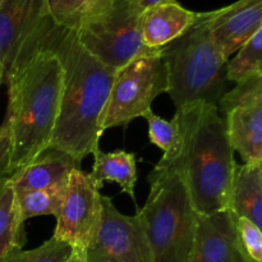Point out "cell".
I'll list each match as a JSON object with an SVG mask.
<instances>
[{"instance_id":"1","label":"cell","mask_w":262,"mask_h":262,"mask_svg":"<svg viewBox=\"0 0 262 262\" xmlns=\"http://www.w3.org/2000/svg\"><path fill=\"white\" fill-rule=\"evenodd\" d=\"M45 43L63 67L60 105L49 147L82 161L100 147L102 115L115 71L92 56L73 30L54 23Z\"/></svg>"},{"instance_id":"2","label":"cell","mask_w":262,"mask_h":262,"mask_svg":"<svg viewBox=\"0 0 262 262\" xmlns=\"http://www.w3.org/2000/svg\"><path fill=\"white\" fill-rule=\"evenodd\" d=\"M48 36V35H46ZM10 125L9 161L3 177H10L50 146L60 105L63 67L43 42L7 77Z\"/></svg>"},{"instance_id":"3","label":"cell","mask_w":262,"mask_h":262,"mask_svg":"<svg viewBox=\"0 0 262 262\" xmlns=\"http://www.w3.org/2000/svg\"><path fill=\"white\" fill-rule=\"evenodd\" d=\"M176 115L182 130L181 151L170 165L160 168H171L182 177L197 214L225 211L237 163L219 109L196 102L177 109Z\"/></svg>"},{"instance_id":"4","label":"cell","mask_w":262,"mask_h":262,"mask_svg":"<svg viewBox=\"0 0 262 262\" xmlns=\"http://www.w3.org/2000/svg\"><path fill=\"white\" fill-rule=\"evenodd\" d=\"M168 90L176 109L196 102L216 105L225 94L228 59L210 37L205 13L182 36L161 48Z\"/></svg>"},{"instance_id":"5","label":"cell","mask_w":262,"mask_h":262,"mask_svg":"<svg viewBox=\"0 0 262 262\" xmlns=\"http://www.w3.org/2000/svg\"><path fill=\"white\" fill-rule=\"evenodd\" d=\"M150 193L137 209L150 243L154 262H189L197 230V212L182 177L156 166L148 174Z\"/></svg>"},{"instance_id":"6","label":"cell","mask_w":262,"mask_h":262,"mask_svg":"<svg viewBox=\"0 0 262 262\" xmlns=\"http://www.w3.org/2000/svg\"><path fill=\"white\" fill-rule=\"evenodd\" d=\"M141 14L142 10L133 0H99L73 31L92 56L117 71L155 51L143 45Z\"/></svg>"},{"instance_id":"7","label":"cell","mask_w":262,"mask_h":262,"mask_svg":"<svg viewBox=\"0 0 262 262\" xmlns=\"http://www.w3.org/2000/svg\"><path fill=\"white\" fill-rule=\"evenodd\" d=\"M168 90L161 49L133 59L117 69L102 115L101 129L127 128L136 118L151 112L152 101Z\"/></svg>"},{"instance_id":"8","label":"cell","mask_w":262,"mask_h":262,"mask_svg":"<svg viewBox=\"0 0 262 262\" xmlns=\"http://www.w3.org/2000/svg\"><path fill=\"white\" fill-rule=\"evenodd\" d=\"M54 22L45 0H5L0 5V60L5 79L37 49Z\"/></svg>"},{"instance_id":"9","label":"cell","mask_w":262,"mask_h":262,"mask_svg":"<svg viewBox=\"0 0 262 262\" xmlns=\"http://www.w3.org/2000/svg\"><path fill=\"white\" fill-rule=\"evenodd\" d=\"M99 229L86 248L87 262H154L145 227L138 212L122 214L107 196L101 197Z\"/></svg>"},{"instance_id":"10","label":"cell","mask_w":262,"mask_h":262,"mask_svg":"<svg viewBox=\"0 0 262 262\" xmlns=\"http://www.w3.org/2000/svg\"><path fill=\"white\" fill-rule=\"evenodd\" d=\"M217 104L225 114V129L234 152H239L245 163H261L262 74L237 83Z\"/></svg>"},{"instance_id":"11","label":"cell","mask_w":262,"mask_h":262,"mask_svg":"<svg viewBox=\"0 0 262 262\" xmlns=\"http://www.w3.org/2000/svg\"><path fill=\"white\" fill-rule=\"evenodd\" d=\"M101 197L89 174L82 169L72 171L53 237L71 247L86 250L99 229Z\"/></svg>"},{"instance_id":"12","label":"cell","mask_w":262,"mask_h":262,"mask_svg":"<svg viewBox=\"0 0 262 262\" xmlns=\"http://www.w3.org/2000/svg\"><path fill=\"white\" fill-rule=\"evenodd\" d=\"M212 42L225 59L239 50L262 28V0H238L228 7L205 12Z\"/></svg>"},{"instance_id":"13","label":"cell","mask_w":262,"mask_h":262,"mask_svg":"<svg viewBox=\"0 0 262 262\" xmlns=\"http://www.w3.org/2000/svg\"><path fill=\"white\" fill-rule=\"evenodd\" d=\"M197 230L189 262H252L241 246L229 210L197 214Z\"/></svg>"},{"instance_id":"14","label":"cell","mask_w":262,"mask_h":262,"mask_svg":"<svg viewBox=\"0 0 262 262\" xmlns=\"http://www.w3.org/2000/svg\"><path fill=\"white\" fill-rule=\"evenodd\" d=\"M76 169H81V161L63 151L48 147L8 178L15 192L63 188Z\"/></svg>"},{"instance_id":"15","label":"cell","mask_w":262,"mask_h":262,"mask_svg":"<svg viewBox=\"0 0 262 262\" xmlns=\"http://www.w3.org/2000/svg\"><path fill=\"white\" fill-rule=\"evenodd\" d=\"M199 18V13L182 7L177 0L159 3L141 14V36L148 49L164 48L183 35Z\"/></svg>"},{"instance_id":"16","label":"cell","mask_w":262,"mask_h":262,"mask_svg":"<svg viewBox=\"0 0 262 262\" xmlns=\"http://www.w3.org/2000/svg\"><path fill=\"white\" fill-rule=\"evenodd\" d=\"M228 210L262 229V161L235 164L230 182Z\"/></svg>"},{"instance_id":"17","label":"cell","mask_w":262,"mask_h":262,"mask_svg":"<svg viewBox=\"0 0 262 262\" xmlns=\"http://www.w3.org/2000/svg\"><path fill=\"white\" fill-rule=\"evenodd\" d=\"M94 166L89 174L92 183L99 189L102 188L104 182H114L119 184L122 191L127 193L133 201L135 186L137 182V160L133 152L124 150H117L113 152H104L97 147L92 152Z\"/></svg>"},{"instance_id":"18","label":"cell","mask_w":262,"mask_h":262,"mask_svg":"<svg viewBox=\"0 0 262 262\" xmlns=\"http://www.w3.org/2000/svg\"><path fill=\"white\" fill-rule=\"evenodd\" d=\"M13 184L8 177L0 183V262L23 250L27 243L25 228Z\"/></svg>"},{"instance_id":"19","label":"cell","mask_w":262,"mask_h":262,"mask_svg":"<svg viewBox=\"0 0 262 262\" xmlns=\"http://www.w3.org/2000/svg\"><path fill=\"white\" fill-rule=\"evenodd\" d=\"M143 118L147 120L150 142L158 146L164 152L163 158L159 160L156 165H170L178 156L182 146V130L178 118L174 114L173 119H164V118L154 114L152 110L148 112Z\"/></svg>"},{"instance_id":"20","label":"cell","mask_w":262,"mask_h":262,"mask_svg":"<svg viewBox=\"0 0 262 262\" xmlns=\"http://www.w3.org/2000/svg\"><path fill=\"white\" fill-rule=\"evenodd\" d=\"M67 187L53 189L15 192L18 206L25 220L36 216L58 217Z\"/></svg>"},{"instance_id":"21","label":"cell","mask_w":262,"mask_h":262,"mask_svg":"<svg viewBox=\"0 0 262 262\" xmlns=\"http://www.w3.org/2000/svg\"><path fill=\"white\" fill-rule=\"evenodd\" d=\"M256 74H262V28L227 63V81L239 83Z\"/></svg>"},{"instance_id":"22","label":"cell","mask_w":262,"mask_h":262,"mask_svg":"<svg viewBox=\"0 0 262 262\" xmlns=\"http://www.w3.org/2000/svg\"><path fill=\"white\" fill-rule=\"evenodd\" d=\"M99 0H45L49 15L56 26L74 30Z\"/></svg>"},{"instance_id":"23","label":"cell","mask_w":262,"mask_h":262,"mask_svg":"<svg viewBox=\"0 0 262 262\" xmlns=\"http://www.w3.org/2000/svg\"><path fill=\"white\" fill-rule=\"evenodd\" d=\"M71 251V246L51 237L40 247L19 251L4 262H66Z\"/></svg>"},{"instance_id":"24","label":"cell","mask_w":262,"mask_h":262,"mask_svg":"<svg viewBox=\"0 0 262 262\" xmlns=\"http://www.w3.org/2000/svg\"><path fill=\"white\" fill-rule=\"evenodd\" d=\"M234 216V215H233ZM238 238L246 255L252 262H262V232L246 217H234Z\"/></svg>"},{"instance_id":"25","label":"cell","mask_w":262,"mask_h":262,"mask_svg":"<svg viewBox=\"0 0 262 262\" xmlns=\"http://www.w3.org/2000/svg\"><path fill=\"white\" fill-rule=\"evenodd\" d=\"M10 147H12V137H10L9 120L5 118L0 125V178L3 177L7 164L9 161Z\"/></svg>"},{"instance_id":"26","label":"cell","mask_w":262,"mask_h":262,"mask_svg":"<svg viewBox=\"0 0 262 262\" xmlns=\"http://www.w3.org/2000/svg\"><path fill=\"white\" fill-rule=\"evenodd\" d=\"M66 262H87L86 250L79 247H72L71 255H69Z\"/></svg>"},{"instance_id":"27","label":"cell","mask_w":262,"mask_h":262,"mask_svg":"<svg viewBox=\"0 0 262 262\" xmlns=\"http://www.w3.org/2000/svg\"><path fill=\"white\" fill-rule=\"evenodd\" d=\"M133 2H135V4L143 12V10L147 9V8L152 7V5L159 4V3L163 2H169V0H133Z\"/></svg>"},{"instance_id":"28","label":"cell","mask_w":262,"mask_h":262,"mask_svg":"<svg viewBox=\"0 0 262 262\" xmlns=\"http://www.w3.org/2000/svg\"><path fill=\"white\" fill-rule=\"evenodd\" d=\"M4 78H5V68L4 66H3L2 60H0V86H2V83L4 82Z\"/></svg>"},{"instance_id":"29","label":"cell","mask_w":262,"mask_h":262,"mask_svg":"<svg viewBox=\"0 0 262 262\" xmlns=\"http://www.w3.org/2000/svg\"><path fill=\"white\" fill-rule=\"evenodd\" d=\"M4 2H5V0H0V5H2Z\"/></svg>"},{"instance_id":"30","label":"cell","mask_w":262,"mask_h":262,"mask_svg":"<svg viewBox=\"0 0 262 262\" xmlns=\"http://www.w3.org/2000/svg\"><path fill=\"white\" fill-rule=\"evenodd\" d=\"M0 183H2V178H0Z\"/></svg>"}]
</instances>
